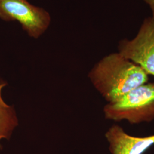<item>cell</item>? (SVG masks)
Instances as JSON below:
<instances>
[{"mask_svg": "<svg viewBox=\"0 0 154 154\" xmlns=\"http://www.w3.org/2000/svg\"><path fill=\"white\" fill-rule=\"evenodd\" d=\"M94 86L109 103L149 81L143 69L119 53L105 57L89 74Z\"/></svg>", "mask_w": 154, "mask_h": 154, "instance_id": "obj_1", "label": "cell"}, {"mask_svg": "<svg viewBox=\"0 0 154 154\" xmlns=\"http://www.w3.org/2000/svg\"><path fill=\"white\" fill-rule=\"evenodd\" d=\"M106 118L131 125L154 119V82L146 83L125 94L104 108Z\"/></svg>", "mask_w": 154, "mask_h": 154, "instance_id": "obj_2", "label": "cell"}, {"mask_svg": "<svg viewBox=\"0 0 154 154\" xmlns=\"http://www.w3.org/2000/svg\"><path fill=\"white\" fill-rule=\"evenodd\" d=\"M0 19L19 22L28 35L34 38L44 33L50 23L49 13L32 5L28 0H0Z\"/></svg>", "mask_w": 154, "mask_h": 154, "instance_id": "obj_3", "label": "cell"}, {"mask_svg": "<svg viewBox=\"0 0 154 154\" xmlns=\"http://www.w3.org/2000/svg\"><path fill=\"white\" fill-rule=\"evenodd\" d=\"M119 53L154 76V17L146 18L132 40H122Z\"/></svg>", "mask_w": 154, "mask_h": 154, "instance_id": "obj_4", "label": "cell"}, {"mask_svg": "<svg viewBox=\"0 0 154 154\" xmlns=\"http://www.w3.org/2000/svg\"><path fill=\"white\" fill-rule=\"evenodd\" d=\"M112 154H143L154 144V135L137 137L127 134L118 125L111 127L106 134Z\"/></svg>", "mask_w": 154, "mask_h": 154, "instance_id": "obj_5", "label": "cell"}, {"mask_svg": "<svg viewBox=\"0 0 154 154\" xmlns=\"http://www.w3.org/2000/svg\"><path fill=\"white\" fill-rule=\"evenodd\" d=\"M7 85L5 81L0 79V149L3 139H9L16 128L18 121L14 108L8 105L2 97L3 88Z\"/></svg>", "mask_w": 154, "mask_h": 154, "instance_id": "obj_6", "label": "cell"}, {"mask_svg": "<svg viewBox=\"0 0 154 154\" xmlns=\"http://www.w3.org/2000/svg\"><path fill=\"white\" fill-rule=\"evenodd\" d=\"M144 1H146L151 7L153 13V17H154V0H144Z\"/></svg>", "mask_w": 154, "mask_h": 154, "instance_id": "obj_7", "label": "cell"}]
</instances>
